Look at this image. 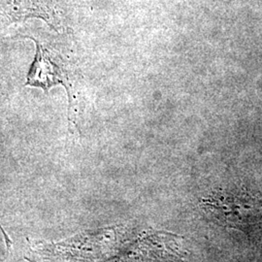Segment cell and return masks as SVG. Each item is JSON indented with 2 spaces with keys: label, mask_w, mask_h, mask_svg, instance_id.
<instances>
[{
  "label": "cell",
  "mask_w": 262,
  "mask_h": 262,
  "mask_svg": "<svg viewBox=\"0 0 262 262\" xmlns=\"http://www.w3.org/2000/svg\"><path fill=\"white\" fill-rule=\"evenodd\" d=\"M201 203L205 213L225 227L243 230L262 221V200L252 195L217 191Z\"/></svg>",
  "instance_id": "7a4b0ae2"
},
{
  "label": "cell",
  "mask_w": 262,
  "mask_h": 262,
  "mask_svg": "<svg viewBox=\"0 0 262 262\" xmlns=\"http://www.w3.org/2000/svg\"><path fill=\"white\" fill-rule=\"evenodd\" d=\"M0 231H1V232H2V234H3V237H4V240H5V242H6L7 247L9 248V246L11 245V240H10L8 235L6 234V233L4 232V230L1 228V226H0Z\"/></svg>",
  "instance_id": "277c9868"
},
{
  "label": "cell",
  "mask_w": 262,
  "mask_h": 262,
  "mask_svg": "<svg viewBox=\"0 0 262 262\" xmlns=\"http://www.w3.org/2000/svg\"><path fill=\"white\" fill-rule=\"evenodd\" d=\"M26 37L34 41L36 50L25 86L41 89L48 94L52 88L63 85L68 95V121L77 125L79 97L73 70L59 53L42 44L36 38Z\"/></svg>",
  "instance_id": "6da1fadb"
},
{
  "label": "cell",
  "mask_w": 262,
  "mask_h": 262,
  "mask_svg": "<svg viewBox=\"0 0 262 262\" xmlns=\"http://www.w3.org/2000/svg\"><path fill=\"white\" fill-rule=\"evenodd\" d=\"M0 16L8 25L35 18L45 20L56 31L62 28L55 0H0Z\"/></svg>",
  "instance_id": "3957f363"
}]
</instances>
